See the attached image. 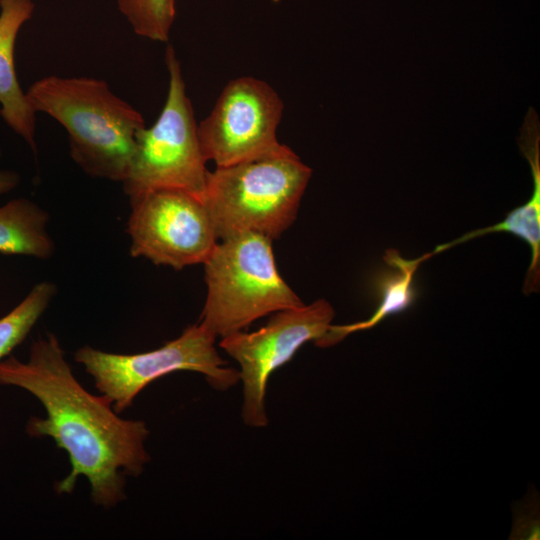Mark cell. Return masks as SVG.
I'll list each match as a JSON object with an SVG mask.
<instances>
[{"instance_id":"1","label":"cell","mask_w":540,"mask_h":540,"mask_svg":"<svg viewBox=\"0 0 540 540\" xmlns=\"http://www.w3.org/2000/svg\"><path fill=\"white\" fill-rule=\"evenodd\" d=\"M0 385L24 389L43 405L46 417H31L26 432L51 437L67 452L71 471L56 484L58 494L71 493L83 475L94 504L109 508L125 499V476H138L150 460L144 446L149 430L82 387L54 334L32 343L27 362L11 355L2 360Z\"/></svg>"},{"instance_id":"2","label":"cell","mask_w":540,"mask_h":540,"mask_svg":"<svg viewBox=\"0 0 540 540\" xmlns=\"http://www.w3.org/2000/svg\"><path fill=\"white\" fill-rule=\"evenodd\" d=\"M26 97L35 112L66 130L73 161L88 175L122 183L128 174L142 114L92 77H43Z\"/></svg>"},{"instance_id":"3","label":"cell","mask_w":540,"mask_h":540,"mask_svg":"<svg viewBox=\"0 0 540 540\" xmlns=\"http://www.w3.org/2000/svg\"><path fill=\"white\" fill-rule=\"evenodd\" d=\"M312 170L288 146L209 171L202 200L218 239L256 233L270 240L294 222Z\"/></svg>"},{"instance_id":"4","label":"cell","mask_w":540,"mask_h":540,"mask_svg":"<svg viewBox=\"0 0 540 540\" xmlns=\"http://www.w3.org/2000/svg\"><path fill=\"white\" fill-rule=\"evenodd\" d=\"M203 264L207 296L200 324L215 337L304 305L279 274L272 240L265 236L243 233L224 239Z\"/></svg>"},{"instance_id":"5","label":"cell","mask_w":540,"mask_h":540,"mask_svg":"<svg viewBox=\"0 0 540 540\" xmlns=\"http://www.w3.org/2000/svg\"><path fill=\"white\" fill-rule=\"evenodd\" d=\"M165 63L169 87L155 123L142 128L123 190L129 198L163 188L182 189L202 196L209 170L203 156L193 107L186 94L180 62L168 45Z\"/></svg>"},{"instance_id":"6","label":"cell","mask_w":540,"mask_h":540,"mask_svg":"<svg viewBox=\"0 0 540 540\" xmlns=\"http://www.w3.org/2000/svg\"><path fill=\"white\" fill-rule=\"evenodd\" d=\"M215 336L200 323L187 327L162 347L137 354H116L83 346L75 354L117 412H123L151 382L175 371L203 374L217 390H227L239 380V371L226 367L215 346Z\"/></svg>"},{"instance_id":"7","label":"cell","mask_w":540,"mask_h":540,"mask_svg":"<svg viewBox=\"0 0 540 540\" xmlns=\"http://www.w3.org/2000/svg\"><path fill=\"white\" fill-rule=\"evenodd\" d=\"M130 199V254L176 270L204 263L216 244L202 198L182 189L150 190Z\"/></svg>"},{"instance_id":"8","label":"cell","mask_w":540,"mask_h":540,"mask_svg":"<svg viewBox=\"0 0 540 540\" xmlns=\"http://www.w3.org/2000/svg\"><path fill=\"white\" fill-rule=\"evenodd\" d=\"M334 315L330 303L319 299L310 305L275 312L257 331H238L222 338L220 347L241 368L242 418L246 425L264 427L268 424L264 402L270 375L290 361L306 342L322 338L329 330Z\"/></svg>"},{"instance_id":"9","label":"cell","mask_w":540,"mask_h":540,"mask_svg":"<svg viewBox=\"0 0 540 540\" xmlns=\"http://www.w3.org/2000/svg\"><path fill=\"white\" fill-rule=\"evenodd\" d=\"M283 108L282 99L265 81L251 76L231 80L210 114L197 124L204 158L220 167L276 149L281 145L276 133Z\"/></svg>"},{"instance_id":"10","label":"cell","mask_w":540,"mask_h":540,"mask_svg":"<svg viewBox=\"0 0 540 540\" xmlns=\"http://www.w3.org/2000/svg\"><path fill=\"white\" fill-rule=\"evenodd\" d=\"M34 9L32 0H0V116L36 153V112L19 84L14 64L18 33Z\"/></svg>"},{"instance_id":"11","label":"cell","mask_w":540,"mask_h":540,"mask_svg":"<svg viewBox=\"0 0 540 540\" xmlns=\"http://www.w3.org/2000/svg\"><path fill=\"white\" fill-rule=\"evenodd\" d=\"M532 132L530 126L526 125L525 137L522 138L521 143L522 151L532 169L534 188L531 198L525 204L510 211L503 221L468 232L455 240L438 245L430 253L432 257L453 246L490 233H511L524 240L531 249V263L523 285V291L526 295L538 292L540 280V164L539 135L536 133V126L533 127Z\"/></svg>"},{"instance_id":"12","label":"cell","mask_w":540,"mask_h":540,"mask_svg":"<svg viewBox=\"0 0 540 540\" xmlns=\"http://www.w3.org/2000/svg\"><path fill=\"white\" fill-rule=\"evenodd\" d=\"M430 257L427 253L417 259L408 260L395 249L387 250L383 259L390 269L378 277L377 288L380 302L374 314L365 321L348 325H331L326 334L315 344L319 347L334 345L353 332L370 329L387 316L407 310L416 298L415 273L419 265Z\"/></svg>"},{"instance_id":"13","label":"cell","mask_w":540,"mask_h":540,"mask_svg":"<svg viewBox=\"0 0 540 540\" xmlns=\"http://www.w3.org/2000/svg\"><path fill=\"white\" fill-rule=\"evenodd\" d=\"M49 214L35 202L15 198L0 206V253L47 260L55 245L47 231Z\"/></svg>"},{"instance_id":"14","label":"cell","mask_w":540,"mask_h":540,"mask_svg":"<svg viewBox=\"0 0 540 540\" xmlns=\"http://www.w3.org/2000/svg\"><path fill=\"white\" fill-rule=\"evenodd\" d=\"M56 292L54 283L40 282L10 312L0 317V362L25 340Z\"/></svg>"},{"instance_id":"15","label":"cell","mask_w":540,"mask_h":540,"mask_svg":"<svg viewBox=\"0 0 540 540\" xmlns=\"http://www.w3.org/2000/svg\"><path fill=\"white\" fill-rule=\"evenodd\" d=\"M133 31L144 38L168 42L176 17L175 0H116Z\"/></svg>"},{"instance_id":"16","label":"cell","mask_w":540,"mask_h":540,"mask_svg":"<svg viewBox=\"0 0 540 540\" xmlns=\"http://www.w3.org/2000/svg\"><path fill=\"white\" fill-rule=\"evenodd\" d=\"M1 157V153H0ZM21 181L20 175L12 170L0 169V195L15 189Z\"/></svg>"}]
</instances>
